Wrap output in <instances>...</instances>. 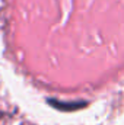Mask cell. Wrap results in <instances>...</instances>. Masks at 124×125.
<instances>
[{
  "label": "cell",
  "mask_w": 124,
  "mask_h": 125,
  "mask_svg": "<svg viewBox=\"0 0 124 125\" xmlns=\"http://www.w3.org/2000/svg\"><path fill=\"white\" fill-rule=\"evenodd\" d=\"M53 106H56L57 109H62V111H73V109H77V108H82L85 106L86 103L85 102H72V103H63V102H59V100H48Z\"/></svg>",
  "instance_id": "obj_1"
}]
</instances>
